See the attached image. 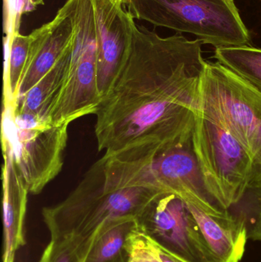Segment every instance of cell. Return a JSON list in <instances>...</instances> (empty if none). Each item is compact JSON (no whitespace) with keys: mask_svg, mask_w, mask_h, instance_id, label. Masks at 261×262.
Segmentation results:
<instances>
[{"mask_svg":"<svg viewBox=\"0 0 261 262\" xmlns=\"http://www.w3.org/2000/svg\"><path fill=\"white\" fill-rule=\"evenodd\" d=\"M127 248L128 262H162L154 243L138 228L129 237Z\"/></svg>","mask_w":261,"mask_h":262,"instance_id":"cell-20","label":"cell"},{"mask_svg":"<svg viewBox=\"0 0 261 262\" xmlns=\"http://www.w3.org/2000/svg\"><path fill=\"white\" fill-rule=\"evenodd\" d=\"M193 143L207 189L228 209L242 198L249 186L251 158L235 137L199 107L193 129Z\"/></svg>","mask_w":261,"mask_h":262,"instance_id":"cell-8","label":"cell"},{"mask_svg":"<svg viewBox=\"0 0 261 262\" xmlns=\"http://www.w3.org/2000/svg\"><path fill=\"white\" fill-rule=\"evenodd\" d=\"M226 215L245 227L248 239L261 242V189L248 186L242 198L227 209Z\"/></svg>","mask_w":261,"mask_h":262,"instance_id":"cell-18","label":"cell"},{"mask_svg":"<svg viewBox=\"0 0 261 262\" xmlns=\"http://www.w3.org/2000/svg\"><path fill=\"white\" fill-rule=\"evenodd\" d=\"M38 262H81L76 249L69 242L51 239Z\"/></svg>","mask_w":261,"mask_h":262,"instance_id":"cell-21","label":"cell"},{"mask_svg":"<svg viewBox=\"0 0 261 262\" xmlns=\"http://www.w3.org/2000/svg\"><path fill=\"white\" fill-rule=\"evenodd\" d=\"M113 3L116 4L121 5V6H127V0H111Z\"/></svg>","mask_w":261,"mask_h":262,"instance_id":"cell-23","label":"cell"},{"mask_svg":"<svg viewBox=\"0 0 261 262\" xmlns=\"http://www.w3.org/2000/svg\"><path fill=\"white\" fill-rule=\"evenodd\" d=\"M160 192L145 187L107 186L104 160L101 158L64 200L43 208V221L51 239L69 242L82 262L103 227L121 219L137 218L149 202Z\"/></svg>","mask_w":261,"mask_h":262,"instance_id":"cell-2","label":"cell"},{"mask_svg":"<svg viewBox=\"0 0 261 262\" xmlns=\"http://www.w3.org/2000/svg\"><path fill=\"white\" fill-rule=\"evenodd\" d=\"M91 1L96 23L98 89L103 99L130 55L136 24L125 6L111 0Z\"/></svg>","mask_w":261,"mask_h":262,"instance_id":"cell-10","label":"cell"},{"mask_svg":"<svg viewBox=\"0 0 261 262\" xmlns=\"http://www.w3.org/2000/svg\"><path fill=\"white\" fill-rule=\"evenodd\" d=\"M4 1V33L12 35L19 32L21 17L33 12L43 0H3Z\"/></svg>","mask_w":261,"mask_h":262,"instance_id":"cell-19","label":"cell"},{"mask_svg":"<svg viewBox=\"0 0 261 262\" xmlns=\"http://www.w3.org/2000/svg\"><path fill=\"white\" fill-rule=\"evenodd\" d=\"M137 228L136 218L133 217L106 225L95 236L82 262H128L127 241Z\"/></svg>","mask_w":261,"mask_h":262,"instance_id":"cell-15","label":"cell"},{"mask_svg":"<svg viewBox=\"0 0 261 262\" xmlns=\"http://www.w3.org/2000/svg\"><path fill=\"white\" fill-rule=\"evenodd\" d=\"M199 107L243 146L252 163L249 186L261 189V89L218 61H207Z\"/></svg>","mask_w":261,"mask_h":262,"instance_id":"cell-4","label":"cell"},{"mask_svg":"<svg viewBox=\"0 0 261 262\" xmlns=\"http://www.w3.org/2000/svg\"><path fill=\"white\" fill-rule=\"evenodd\" d=\"M154 245L155 247H156V252H157L158 255H159V258H160V260L162 261V262H185L182 261V260L179 259V258H176V257L174 256V255L169 253L168 252L164 250V249H161L160 247H159V246H158L157 245L155 244V243Z\"/></svg>","mask_w":261,"mask_h":262,"instance_id":"cell-22","label":"cell"},{"mask_svg":"<svg viewBox=\"0 0 261 262\" xmlns=\"http://www.w3.org/2000/svg\"><path fill=\"white\" fill-rule=\"evenodd\" d=\"M202 45L136 26L130 55L95 114L100 151L165 147L191 137L207 63Z\"/></svg>","mask_w":261,"mask_h":262,"instance_id":"cell-1","label":"cell"},{"mask_svg":"<svg viewBox=\"0 0 261 262\" xmlns=\"http://www.w3.org/2000/svg\"><path fill=\"white\" fill-rule=\"evenodd\" d=\"M30 35L18 33L4 37L3 104H15L18 98L20 82L30 50Z\"/></svg>","mask_w":261,"mask_h":262,"instance_id":"cell-16","label":"cell"},{"mask_svg":"<svg viewBox=\"0 0 261 262\" xmlns=\"http://www.w3.org/2000/svg\"><path fill=\"white\" fill-rule=\"evenodd\" d=\"M134 18L197 37L217 48L251 46L234 0H127Z\"/></svg>","mask_w":261,"mask_h":262,"instance_id":"cell-5","label":"cell"},{"mask_svg":"<svg viewBox=\"0 0 261 262\" xmlns=\"http://www.w3.org/2000/svg\"><path fill=\"white\" fill-rule=\"evenodd\" d=\"M30 37L29 58L20 82L18 98L49 73L72 45L74 37L72 0H67L52 21L34 30Z\"/></svg>","mask_w":261,"mask_h":262,"instance_id":"cell-11","label":"cell"},{"mask_svg":"<svg viewBox=\"0 0 261 262\" xmlns=\"http://www.w3.org/2000/svg\"><path fill=\"white\" fill-rule=\"evenodd\" d=\"M107 186L145 187L173 192L208 215L225 216L207 189L193 143V134L171 146L140 145L103 156Z\"/></svg>","mask_w":261,"mask_h":262,"instance_id":"cell-3","label":"cell"},{"mask_svg":"<svg viewBox=\"0 0 261 262\" xmlns=\"http://www.w3.org/2000/svg\"><path fill=\"white\" fill-rule=\"evenodd\" d=\"M72 52V43L53 69L30 90L17 99L15 104L12 105L14 114L50 122L51 112L67 77Z\"/></svg>","mask_w":261,"mask_h":262,"instance_id":"cell-14","label":"cell"},{"mask_svg":"<svg viewBox=\"0 0 261 262\" xmlns=\"http://www.w3.org/2000/svg\"><path fill=\"white\" fill-rule=\"evenodd\" d=\"M68 126L15 115L12 104H3L2 140L10 145L30 193H40L62 169Z\"/></svg>","mask_w":261,"mask_h":262,"instance_id":"cell-6","label":"cell"},{"mask_svg":"<svg viewBox=\"0 0 261 262\" xmlns=\"http://www.w3.org/2000/svg\"><path fill=\"white\" fill-rule=\"evenodd\" d=\"M3 166V262H14L17 251L26 245L25 218L29 191L14 160L10 145L2 140Z\"/></svg>","mask_w":261,"mask_h":262,"instance_id":"cell-12","label":"cell"},{"mask_svg":"<svg viewBox=\"0 0 261 262\" xmlns=\"http://www.w3.org/2000/svg\"><path fill=\"white\" fill-rule=\"evenodd\" d=\"M202 235L219 262H240L248 242L246 229L227 216L208 215L188 203Z\"/></svg>","mask_w":261,"mask_h":262,"instance_id":"cell-13","label":"cell"},{"mask_svg":"<svg viewBox=\"0 0 261 262\" xmlns=\"http://www.w3.org/2000/svg\"><path fill=\"white\" fill-rule=\"evenodd\" d=\"M73 2L72 57L61 94L52 109L50 122L70 124L95 115L102 98L98 84L96 23L91 0Z\"/></svg>","mask_w":261,"mask_h":262,"instance_id":"cell-7","label":"cell"},{"mask_svg":"<svg viewBox=\"0 0 261 262\" xmlns=\"http://www.w3.org/2000/svg\"><path fill=\"white\" fill-rule=\"evenodd\" d=\"M138 229L155 244L185 262H219L185 200L156 194L136 218Z\"/></svg>","mask_w":261,"mask_h":262,"instance_id":"cell-9","label":"cell"},{"mask_svg":"<svg viewBox=\"0 0 261 262\" xmlns=\"http://www.w3.org/2000/svg\"><path fill=\"white\" fill-rule=\"evenodd\" d=\"M214 58L261 89V49L251 46L217 48Z\"/></svg>","mask_w":261,"mask_h":262,"instance_id":"cell-17","label":"cell"}]
</instances>
